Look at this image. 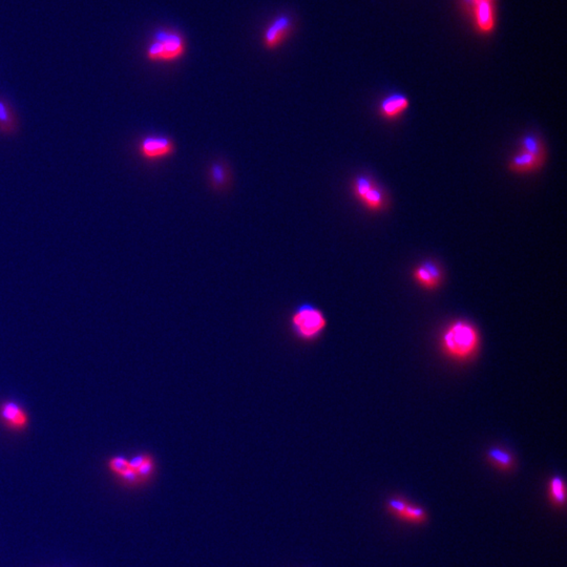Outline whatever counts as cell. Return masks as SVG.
I'll return each instance as SVG.
<instances>
[{
  "label": "cell",
  "mask_w": 567,
  "mask_h": 567,
  "mask_svg": "<svg viewBox=\"0 0 567 567\" xmlns=\"http://www.w3.org/2000/svg\"><path fill=\"white\" fill-rule=\"evenodd\" d=\"M546 157L534 155L519 149L508 162V170L513 174L527 175L537 172L544 165Z\"/></svg>",
  "instance_id": "obj_7"
},
{
  "label": "cell",
  "mask_w": 567,
  "mask_h": 567,
  "mask_svg": "<svg viewBox=\"0 0 567 567\" xmlns=\"http://www.w3.org/2000/svg\"><path fill=\"white\" fill-rule=\"evenodd\" d=\"M353 192L359 202L363 203L369 211H382L388 205V198L385 190L376 183L373 177L368 175H361L354 180Z\"/></svg>",
  "instance_id": "obj_4"
},
{
  "label": "cell",
  "mask_w": 567,
  "mask_h": 567,
  "mask_svg": "<svg viewBox=\"0 0 567 567\" xmlns=\"http://www.w3.org/2000/svg\"><path fill=\"white\" fill-rule=\"evenodd\" d=\"M479 337L473 325L456 322L449 327L443 337V347L454 358H467L477 350Z\"/></svg>",
  "instance_id": "obj_3"
},
{
  "label": "cell",
  "mask_w": 567,
  "mask_h": 567,
  "mask_svg": "<svg viewBox=\"0 0 567 567\" xmlns=\"http://www.w3.org/2000/svg\"><path fill=\"white\" fill-rule=\"evenodd\" d=\"M186 52V42L181 33L173 30L156 32L146 49L149 62L159 64H172L183 57Z\"/></svg>",
  "instance_id": "obj_2"
},
{
  "label": "cell",
  "mask_w": 567,
  "mask_h": 567,
  "mask_svg": "<svg viewBox=\"0 0 567 567\" xmlns=\"http://www.w3.org/2000/svg\"><path fill=\"white\" fill-rule=\"evenodd\" d=\"M410 107V99L402 93H392L382 99L378 112L386 120H396Z\"/></svg>",
  "instance_id": "obj_8"
},
{
  "label": "cell",
  "mask_w": 567,
  "mask_h": 567,
  "mask_svg": "<svg viewBox=\"0 0 567 567\" xmlns=\"http://www.w3.org/2000/svg\"><path fill=\"white\" fill-rule=\"evenodd\" d=\"M476 25L482 33H489L494 29L495 14L492 2H480L474 4Z\"/></svg>",
  "instance_id": "obj_12"
},
{
  "label": "cell",
  "mask_w": 567,
  "mask_h": 567,
  "mask_svg": "<svg viewBox=\"0 0 567 567\" xmlns=\"http://www.w3.org/2000/svg\"><path fill=\"white\" fill-rule=\"evenodd\" d=\"M328 320L324 311L307 300L296 305L290 313V332L302 343L317 341L326 330Z\"/></svg>",
  "instance_id": "obj_1"
},
{
  "label": "cell",
  "mask_w": 567,
  "mask_h": 567,
  "mask_svg": "<svg viewBox=\"0 0 567 567\" xmlns=\"http://www.w3.org/2000/svg\"><path fill=\"white\" fill-rule=\"evenodd\" d=\"M413 276L419 285L426 289H434L443 281V274L440 265L436 262L426 259L415 268Z\"/></svg>",
  "instance_id": "obj_10"
},
{
  "label": "cell",
  "mask_w": 567,
  "mask_h": 567,
  "mask_svg": "<svg viewBox=\"0 0 567 567\" xmlns=\"http://www.w3.org/2000/svg\"><path fill=\"white\" fill-rule=\"evenodd\" d=\"M0 127L4 129L12 127V116L6 103L0 101Z\"/></svg>",
  "instance_id": "obj_19"
},
{
  "label": "cell",
  "mask_w": 567,
  "mask_h": 567,
  "mask_svg": "<svg viewBox=\"0 0 567 567\" xmlns=\"http://www.w3.org/2000/svg\"><path fill=\"white\" fill-rule=\"evenodd\" d=\"M488 458L490 460L492 464L495 467H499L500 469L508 471L512 469L514 465V458L510 452L505 451L499 448H492L488 453Z\"/></svg>",
  "instance_id": "obj_14"
},
{
  "label": "cell",
  "mask_w": 567,
  "mask_h": 567,
  "mask_svg": "<svg viewBox=\"0 0 567 567\" xmlns=\"http://www.w3.org/2000/svg\"><path fill=\"white\" fill-rule=\"evenodd\" d=\"M131 471L137 477L138 486L146 484L156 474V460L148 453L136 454L129 460Z\"/></svg>",
  "instance_id": "obj_11"
},
{
  "label": "cell",
  "mask_w": 567,
  "mask_h": 567,
  "mask_svg": "<svg viewBox=\"0 0 567 567\" xmlns=\"http://www.w3.org/2000/svg\"><path fill=\"white\" fill-rule=\"evenodd\" d=\"M0 423L8 430L23 432L30 425V417L18 402L6 400L0 404Z\"/></svg>",
  "instance_id": "obj_5"
},
{
  "label": "cell",
  "mask_w": 567,
  "mask_h": 567,
  "mask_svg": "<svg viewBox=\"0 0 567 567\" xmlns=\"http://www.w3.org/2000/svg\"><path fill=\"white\" fill-rule=\"evenodd\" d=\"M400 520L412 523V525H423L428 520V514H426L425 508L409 502Z\"/></svg>",
  "instance_id": "obj_16"
},
{
  "label": "cell",
  "mask_w": 567,
  "mask_h": 567,
  "mask_svg": "<svg viewBox=\"0 0 567 567\" xmlns=\"http://www.w3.org/2000/svg\"><path fill=\"white\" fill-rule=\"evenodd\" d=\"M175 145L165 137H146L140 145V153L147 159H161L174 153Z\"/></svg>",
  "instance_id": "obj_9"
},
{
  "label": "cell",
  "mask_w": 567,
  "mask_h": 567,
  "mask_svg": "<svg viewBox=\"0 0 567 567\" xmlns=\"http://www.w3.org/2000/svg\"><path fill=\"white\" fill-rule=\"evenodd\" d=\"M473 4H480V2H492V0H472Z\"/></svg>",
  "instance_id": "obj_20"
},
{
  "label": "cell",
  "mask_w": 567,
  "mask_h": 567,
  "mask_svg": "<svg viewBox=\"0 0 567 567\" xmlns=\"http://www.w3.org/2000/svg\"><path fill=\"white\" fill-rule=\"evenodd\" d=\"M108 469L119 478H122L131 469L129 458L124 456H114L107 463Z\"/></svg>",
  "instance_id": "obj_17"
},
{
  "label": "cell",
  "mask_w": 567,
  "mask_h": 567,
  "mask_svg": "<svg viewBox=\"0 0 567 567\" xmlns=\"http://www.w3.org/2000/svg\"><path fill=\"white\" fill-rule=\"evenodd\" d=\"M292 31V21L287 15L276 17L264 30L263 45L266 49L281 47Z\"/></svg>",
  "instance_id": "obj_6"
},
{
  "label": "cell",
  "mask_w": 567,
  "mask_h": 567,
  "mask_svg": "<svg viewBox=\"0 0 567 567\" xmlns=\"http://www.w3.org/2000/svg\"><path fill=\"white\" fill-rule=\"evenodd\" d=\"M566 484L560 477H554L549 482V499L558 508H562L566 501Z\"/></svg>",
  "instance_id": "obj_15"
},
{
  "label": "cell",
  "mask_w": 567,
  "mask_h": 567,
  "mask_svg": "<svg viewBox=\"0 0 567 567\" xmlns=\"http://www.w3.org/2000/svg\"><path fill=\"white\" fill-rule=\"evenodd\" d=\"M408 504V500L404 499V498H391V499H389L388 502H387V510H388V512L390 513L392 516L400 519L404 510H406Z\"/></svg>",
  "instance_id": "obj_18"
},
{
  "label": "cell",
  "mask_w": 567,
  "mask_h": 567,
  "mask_svg": "<svg viewBox=\"0 0 567 567\" xmlns=\"http://www.w3.org/2000/svg\"><path fill=\"white\" fill-rule=\"evenodd\" d=\"M519 149L534 153V155L546 157V147L544 141L537 134H527L519 142Z\"/></svg>",
  "instance_id": "obj_13"
}]
</instances>
